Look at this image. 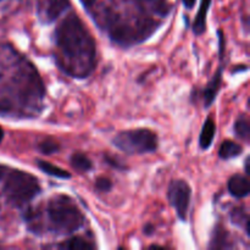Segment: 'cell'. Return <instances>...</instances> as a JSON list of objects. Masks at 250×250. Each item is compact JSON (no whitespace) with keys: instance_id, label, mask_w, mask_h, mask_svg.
Instances as JSON below:
<instances>
[{"instance_id":"cell-1","label":"cell","mask_w":250,"mask_h":250,"mask_svg":"<svg viewBox=\"0 0 250 250\" xmlns=\"http://www.w3.org/2000/svg\"><path fill=\"white\" fill-rule=\"evenodd\" d=\"M58 62L67 75L85 78L95 68L97 48L92 34L76 14H71L55 31Z\"/></svg>"},{"instance_id":"cell-2","label":"cell","mask_w":250,"mask_h":250,"mask_svg":"<svg viewBox=\"0 0 250 250\" xmlns=\"http://www.w3.org/2000/svg\"><path fill=\"white\" fill-rule=\"evenodd\" d=\"M46 216L51 231L56 234H71L84 224V216L80 208L67 195H55L46 205Z\"/></svg>"},{"instance_id":"cell-3","label":"cell","mask_w":250,"mask_h":250,"mask_svg":"<svg viewBox=\"0 0 250 250\" xmlns=\"http://www.w3.org/2000/svg\"><path fill=\"white\" fill-rule=\"evenodd\" d=\"M4 177V193L7 200L15 207L27 204L41 193V185L31 173L12 170Z\"/></svg>"},{"instance_id":"cell-4","label":"cell","mask_w":250,"mask_h":250,"mask_svg":"<svg viewBox=\"0 0 250 250\" xmlns=\"http://www.w3.org/2000/svg\"><path fill=\"white\" fill-rule=\"evenodd\" d=\"M112 144L127 154L154 153L158 149V136L146 128L129 129L116 134Z\"/></svg>"},{"instance_id":"cell-5","label":"cell","mask_w":250,"mask_h":250,"mask_svg":"<svg viewBox=\"0 0 250 250\" xmlns=\"http://www.w3.org/2000/svg\"><path fill=\"white\" fill-rule=\"evenodd\" d=\"M167 195L171 207H173L177 212V216L182 221H186L189 210L190 197H192V189L189 185L183 180L172 181L168 186Z\"/></svg>"},{"instance_id":"cell-6","label":"cell","mask_w":250,"mask_h":250,"mask_svg":"<svg viewBox=\"0 0 250 250\" xmlns=\"http://www.w3.org/2000/svg\"><path fill=\"white\" fill-rule=\"evenodd\" d=\"M219 34V51H220V63L219 68H217L216 73L214 75L212 80L210 81L209 85L204 89V103L205 107H209L210 105L214 103L216 99L217 93H219L220 87H221V81H222V73L225 70V37L224 32L217 31Z\"/></svg>"},{"instance_id":"cell-7","label":"cell","mask_w":250,"mask_h":250,"mask_svg":"<svg viewBox=\"0 0 250 250\" xmlns=\"http://www.w3.org/2000/svg\"><path fill=\"white\" fill-rule=\"evenodd\" d=\"M68 6H70V0H41L38 15L42 22L50 23L58 19Z\"/></svg>"},{"instance_id":"cell-8","label":"cell","mask_w":250,"mask_h":250,"mask_svg":"<svg viewBox=\"0 0 250 250\" xmlns=\"http://www.w3.org/2000/svg\"><path fill=\"white\" fill-rule=\"evenodd\" d=\"M227 188H229V194L233 195L237 199L248 197L250 192L248 177L243 175H233L229 180Z\"/></svg>"},{"instance_id":"cell-9","label":"cell","mask_w":250,"mask_h":250,"mask_svg":"<svg viewBox=\"0 0 250 250\" xmlns=\"http://www.w3.org/2000/svg\"><path fill=\"white\" fill-rule=\"evenodd\" d=\"M215 133H216V125H215L214 119L211 116L208 117L204 122V126H203L202 132H200L199 137V146L200 148L207 150L211 146L212 142H214Z\"/></svg>"},{"instance_id":"cell-10","label":"cell","mask_w":250,"mask_h":250,"mask_svg":"<svg viewBox=\"0 0 250 250\" xmlns=\"http://www.w3.org/2000/svg\"><path fill=\"white\" fill-rule=\"evenodd\" d=\"M210 5H211V0H202L200 2V7L198 10L194 22H193V32L197 36H200L207 31V15L210 9Z\"/></svg>"},{"instance_id":"cell-11","label":"cell","mask_w":250,"mask_h":250,"mask_svg":"<svg viewBox=\"0 0 250 250\" xmlns=\"http://www.w3.org/2000/svg\"><path fill=\"white\" fill-rule=\"evenodd\" d=\"M242 153H243V148H242L241 144L232 141H225L221 144L219 150V155L222 160H229V159L237 158Z\"/></svg>"},{"instance_id":"cell-12","label":"cell","mask_w":250,"mask_h":250,"mask_svg":"<svg viewBox=\"0 0 250 250\" xmlns=\"http://www.w3.org/2000/svg\"><path fill=\"white\" fill-rule=\"evenodd\" d=\"M37 166H38L44 173H46V175L49 176H53V177L61 178V180H68V178H71L70 172H67V171L63 170V168L59 167V166H55L53 165V164L48 163V161L38 160L37 161Z\"/></svg>"},{"instance_id":"cell-13","label":"cell","mask_w":250,"mask_h":250,"mask_svg":"<svg viewBox=\"0 0 250 250\" xmlns=\"http://www.w3.org/2000/svg\"><path fill=\"white\" fill-rule=\"evenodd\" d=\"M71 165L78 172H88L93 168V163L85 154L75 153L71 156Z\"/></svg>"},{"instance_id":"cell-14","label":"cell","mask_w":250,"mask_h":250,"mask_svg":"<svg viewBox=\"0 0 250 250\" xmlns=\"http://www.w3.org/2000/svg\"><path fill=\"white\" fill-rule=\"evenodd\" d=\"M234 133H236V136L238 137V138H241L242 141L248 143L250 136V125L249 119L247 115H241V116L237 119L236 124H234Z\"/></svg>"},{"instance_id":"cell-15","label":"cell","mask_w":250,"mask_h":250,"mask_svg":"<svg viewBox=\"0 0 250 250\" xmlns=\"http://www.w3.org/2000/svg\"><path fill=\"white\" fill-rule=\"evenodd\" d=\"M59 248L62 249H70V250H85V249H93L94 248V244L89 243L88 241H85L82 237H73V238L68 239L65 243L60 244Z\"/></svg>"},{"instance_id":"cell-16","label":"cell","mask_w":250,"mask_h":250,"mask_svg":"<svg viewBox=\"0 0 250 250\" xmlns=\"http://www.w3.org/2000/svg\"><path fill=\"white\" fill-rule=\"evenodd\" d=\"M232 221L238 226H244V232L249 236V217L244 208H236L232 211Z\"/></svg>"},{"instance_id":"cell-17","label":"cell","mask_w":250,"mask_h":250,"mask_svg":"<svg viewBox=\"0 0 250 250\" xmlns=\"http://www.w3.org/2000/svg\"><path fill=\"white\" fill-rule=\"evenodd\" d=\"M38 149L42 154H44V155H50V154L58 153V151L60 150V146H59L58 142L54 141V139H45V141H43L39 144Z\"/></svg>"},{"instance_id":"cell-18","label":"cell","mask_w":250,"mask_h":250,"mask_svg":"<svg viewBox=\"0 0 250 250\" xmlns=\"http://www.w3.org/2000/svg\"><path fill=\"white\" fill-rule=\"evenodd\" d=\"M95 188L100 192H109L112 188V182L106 177H99L95 181Z\"/></svg>"},{"instance_id":"cell-19","label":"cell","mask_w":250,"mask_h":250,"mask_svg":"<svg viewBox=\"0 0 250 250\" xmlns=\"http://www.w3.org/2000/svg\"><path fill=\"white\" fill-rule=\"evenodd\" d=\"M141 1L153 5L154 9L158 12H164L167 9V6H166V0H141Z\"/></svg>"},{"instance_id":"cell-20","label":"cell","mask_w":250,"mask_h":250,"mask_svg":"<svg viewBox=\"0 0 250 250\" xmlns=\"http://www.w3.org/2000/svg\"><path fill=\"white\" fill-rule=\"evenodd\" d=\"M105 161H106V163L109 164L110 166H112V167L117 168V170H124V168H125V166L122 165V164H119L120 161L117 160L116 158H114V156L105 155Z\"/></svg>"},{"instance_id":"cell-21","label":"cell","mask_w":250,"mask_h":250,"mask_svg":"<svg viewBox=\"0 0 250 250\" xmlns=\"http://www.w3.org/2000/svg\"><path fill=\"white\" fill-rule=\"evenodd\" d=\"M143 232L146 234V236H150V234L154 233V226L153 225H146L143 229Z\"/></svg>"},{"instance_id":"cell-22","label":"cell","mask_w":250,"mask_h":250,"mask_svg":"<svg viewBox=\"0 0 250 250\" xmlns=\"http://www.w3.org/2000/svg\"><path fill=\"white\" fill-rule=\"evenodd\" d=\"M182 1H183V5L186 6V9H193L197 0H182Z\"/></svg>"},{"instance_id":"cell-23","label":"cell","mask_w":250,"mask_h":250,"mask_svg":"<svg viewBox=\"0 0 250 250\" xmlns=\"http://www.w3.org/2000/svg\"><path fill=\"white\" fill-rule=\"evenodd\" d=\"M6 170H7L6 167H4V166L0 165V180H2V178H4V176L6 175Z\"/></svg>"},{"instance_id":"cell-24","label":"cell","mask_w":250,"mask_h":250,"mask_svg":"<svg viewBox=\"0 0 250 250\" xmlns=\"http://www.w3.org/2000/svg\"><path fill=\"white\" fill-rule=\"evenodd\" d=\"M244 167H246V173L249 175V158L246 159V164H244Z\"/></svg>"},{"instance_id":"cell-25","label":"cell","mask_w":250,"mask_h":250,"mask_svg":"<svg viewBox=\"0 0 250 250\" xmlns=\"http://www.w3.org/2000/svg\"><path fill=\"white\" fill-rule=\"evenodd\" d=\"M2 139H4V131H2V128L0 127V143L2 142Z\"/></svg>"}]
</instances>
